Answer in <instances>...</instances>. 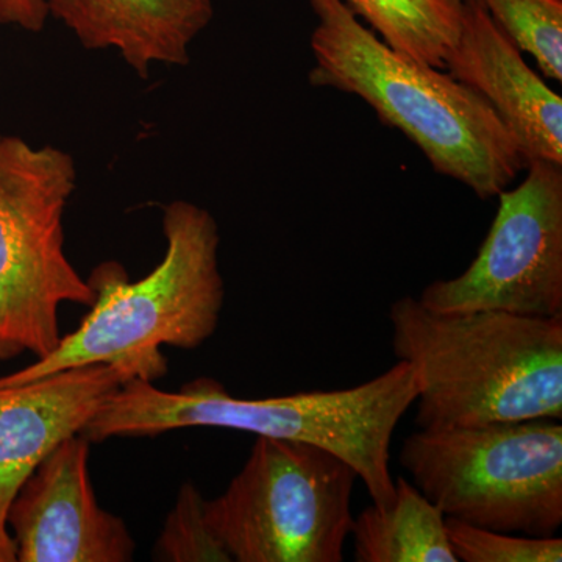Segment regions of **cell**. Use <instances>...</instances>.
I'll return each mask as SVG.
<instances>
[{
  "label": "cell",
  "instance_id": "cell-1",
  "mask_svg": "<svg viewBox=\"0 0 562 562\" xmlns=\"http://www.w3.org/2000/svg\"><path fill=\"white\" fill-rule=\"evenodd\" d=\"M416 373L397 361L382 375L349 390L238 398L216 380L198 379L162 391L131 379L106 398L81 435L91 443L140 438L183 428L214 427L266 438L313 443L349 462L373 505L394 498L391 442L398 422L416 402Z\"/></svg>",
  "mask_w": 562,
  "mask_h": 562
},
{
  "label": "cell",
  "instance_id": "cell-2",
  "mask_svg": "<svg viewBox=\"0 0 562 562\" xmlns=\"http://www.w3.org/2000/svg\"><path fill=\"white\" fill-rule=\"evenodd\" d=\"M316 88L362 99L419 147L431 168L492 199L527 168L512 133L479 92L392 49L342 0H308Z\"/></svg>",
  "mask_w": 562,
  "mask_h": 562
},
{
  "label": "cell",
  "instance_id": "cell-3",
  "mask_svg": "<svg viewBox=\"0 0 562 562\" xmlns=\"http://www.w3.org/2000/svg\"><path fill=\"white\" fill-rule=\"evenodd\" d=\"M397 361L416 373L420 430L562 419V317L390 308Z\"/></svg>",
  "mask_w": 562,
  "mask_h": 562
},
{
  "label": "cell",
  "instance_id": "cell-4",
  "mask_svg": "<svg viewBox=\"0 0 562 562\" xmlns=\"http://www.w3.org/2000/svg\"><path fill=\"white\" fill-rule=\"evenodd\" d=\"M166 251L138 281L120 262H105L90 277L95 302L80 327L61 336L46 357L0 376V386L90 364L121 366L135 379L155 382L168 373L161 347L198 349L220 327L225 284L221 233L213 214L187 201L162 210Z\"/></svg>",
  "mask_w": 562,
  "mask_h": 562
},
{
  "label": "cell",
  "instance_id": "cell-5",
  "mask_svg": "<svg viewBox=\"0 0 562 562\" xmlns=\"http://www.w3.org/2000/svg\"><path fill=\"white\" fill-rule=\"evenodd\" d=\"M398 461L450 519L532 538L560 531L561 419L416 431Z\"/></svg>",
  "mask_w": 562,
  "mask_h": 562
},
{
  "label": "cell",
  "instance_id": "cell-6",
  "mask_svg": "<svg viewBox=\"0 0 562 562\" xmlns=\"http://www.w3.org/2000/svg\"><path fill=\"white\" fill-rule=\"evenodd\" d=\"M76 184L68 151L0 136V361L46 357L61 339L63 303L94 305L95 291L65 250Z\"/></svg>",
  "mask_w": 562,
  "mask_h": 562
},
{
  "label": "cell",
  "instance_id": "cell-7",
  "mask_svg": "<svg viewBox=\"0 0 562 562\" xmlns=\"http://www.w3.org/2000/svg\"><path fill=\"white\" fill-rule=\"evenodd\" d=\"M357 480L330 450L257 436L241 471L203 513L232 561L341 562Z\"/></svg>",
  "mask_w": 562,
  "mask_h": 562
},
{
  "label": "cell",
  "instance_id": "cell-8",
  "mask_svg": "<svg viewBox=\"0 0 562 562\" xmlns=\"http://www.w3.org/2000/svg\"><path fill=\"white\" fill-rule=\"evenodd\" d=\"M522 183L498 194L475 260L436 280L419 302L435 312H505L562 317V165L531 161Z\"/></svg>",
  "mask_w": 562,
  "mask_h": 562
},
{
  "label": "cell",
  "instance_id": "cell-9",
  "mask_svg": "<svg viewBox=\"0 0 562 562\" xmlns=\"http://www.w3.org/2000/svg\"><path fill=\"white\" fill-rule=\"evenodd\" d=\"M90 449L81 432L72 436L22 483L7 517L18 562H128L135 557L127 524L95 498Z\"/></svg>",
  "mask_w": 562,
  "mask_h": 562
},
{
  "label": "cell",
  "instance_id": "cell-10",
  "mask_svg": "<svg viewBox=\"0 0 562 562\" xmlns=\"http://www.w3.org/2000/svg\"><path fill=\"white\" fill-rule=\"evenodd\" d=\"M443 69L490 103L525 162L562 165V99L479 0H464L460 35Z\"/></svg>",
  "mask_w": 562,
  "mask_h": 562
},
{
  "label": "cell",
  "instance_id": "cell-11",
  "mask_svg": "<svg viewBox=\"0 0 562 562\" xmlns=\"http://www.w3.org/2000/svg\"><path fill=\"white\" fill-rule=\"evenodd\" d=\"M135 379L113 364H90L0 386V525L11 502L44 458L83 432L106 398Z\"/></svg>",
  "mask_w": 562,
  "mask_h": 562
},
{
  "label": "cell",
  "instance_id": "cell-12",
  "mask_svg": "<svg viewBox=\"0 0 562 562\" xmlns=\"http://www.w3.org/2000/svg\"><path fill=\"white\" fill-rule=\"evenodd\" d=\"M85 49H114L140 77L151 66H184L213 20V0H44Z\"/></svg>",
  "mask_w": 562,
  "mask_h": 562
},
{
  "label": "cell",
  "instance_id": "cell-13",
  "mask_svg": "<svg viewBox=\"0 0 562 562\" xmlns=\"http://www.w3.org/2000/svg\"><path fill=\"white\" fill-rule=\"evenodd\" d=\"M358 562H458L446 516L408 480H395L387 506H368L350 530Z\"/></svg>",
  "mask_w": 562,
  "mask_h": 562
},
{
  "label": "cell",
  "instance_id": "cell-14",
  "mask_svg": "<svg viewBox=\"0 0 562 562\" xmlns=\"http://www.w3.org/2000/svg\"><path fill=\"white\" fill-rule=\"evenodd\" d=\"M392 49L443 69L461 31L464 0H342Z\"/></svg>",
  "mask_w": 562,
  "mask_h": 562
},
{
  "label": "cell",
  "instance_id": "cell-15",
  "mask_svg": "<svg viewBox=\"0 0 562 562\" xmlns=\"http://www.w3.org/2000/svg\"><path fill=\"white\" fill-rule=\"evenodd\" d=\"M547 79L562 81V0H479Z\"/></svg>",
  "mask_w": 562,
  "mask_h": 562
},
{
  "label": "cell",
  "instance_id": "cell-16",
  "mask_svg": "<svg viewBox=\"0 0 562 562\" xmlns=\"http://www.w3.org/2000/svg\"><path fill=\"white\" fill-rule=\"evenodd\" d=\"M201 491L192 482L181 484L173 508L154 547V560L162 562H232L231 554L211 532L203 513Z\"/></svg>",
  "mask_w": 562,
  "mask_h": 562
},
{
  "label": "cell",
  "instance_id": "cell-17",
  "mask_svg": "<svg viewBox=\"0 0 562 562\" xmlns=\"http://www.w3.org/2000/svg\"><path fill=\"white\" fill-rule=\"evenodd\" d=\"M447 536L458 561L464 562H560L562 539L532 538L486 530L446 517Z\"/></svg>",
  "mask_w": 562,
  "mask_h": 562
},
{
  "label": "cell",
  "instance_id": "cell-18",
  "mask_svg": "<svg viewBox=\"0 0 562 562\" xmlns=\"http://www.w3.org/2000/svg\"><path fill=\"white\" fill-rule=\"evenodd\" d=\"M47 16L44 0H0V24L38 33L46 25Z\"/></svg>",
  "mask_w": 562,
  "mask_h": 562
},
{
  "label": "cell",
  "instance_id": "cell-19",
  "mask_svg": "<svg viewBox=\"0 0 562 562\" xmlns=\"http://www.w3.org/2000/svg\"><path fill=\"white\" fill-rule=\"evenodd\" d=\"M18 561V543L9 525H0V562Z\"/></svg>",
  "mask_w": 562,
  "mask_h": 562
}]
</instances>
